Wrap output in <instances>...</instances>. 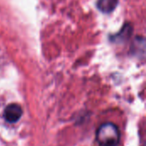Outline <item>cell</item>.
<instances>
[{"label":"cell","instance_id":"1","mask_svg":"<svg viewBox=\"0 0 146 146\" xmlns=\"http://www.w3.org/2000/svg\"><path fill=\"white\" fill-rule=\"evenodd\" d=\"M120 138L118 127L110 122L101 125L97 131V140L101 146H117Z\"/></svg>","mask_w":146,"mask_h":146},{"label":"cell","instance_id":"2","mask_svg":"<svg viewBox=\"0 0 146 146\" xmlns=\"http://www.w3.org/2000/svg\"><path fill=\"white\" fill-rule=\"evenodd\" d=\"M4 118L9 123H15L20 120L22 115V109L16 104H9L4 110Z\"/></svg>","mask_w":146,"mask_h":146},{"label":"cell","instance_id":"3","mask_svg":"<svg viewBox=\"0 0 146 146\" xmlns=\"http://www.w3.org/2000/svg\"><path fill=\"white\" fill-rule=\"evenodd\" d=\"M118 4V0H98L97 6L98 9L103 13L109 14L114 11Z\"/></svg>","mask_w":146,"mask_h":146}]
</instances>
